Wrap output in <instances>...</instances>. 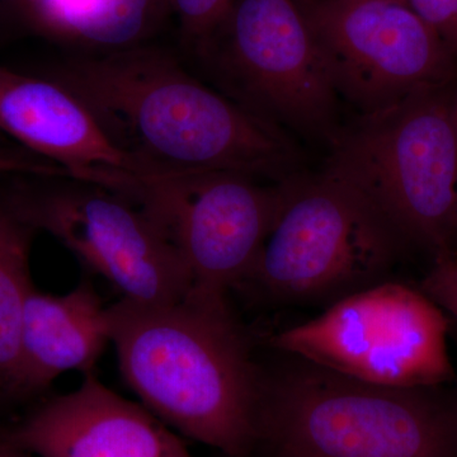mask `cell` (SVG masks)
<instances>
[{"label":"cell","instance_id":"8fae6325","mask_svg":"<svg viewBox=\"0 0 457 457\" xmlns=\"http://www.w3.org/2000/svg\"><path fill=\"white\" fill-rule=\"evenodd\" d=\"M0 130L68 171L71 179L119 194L162 171L120 146L86 104L57 80L3 66Z\"/></svg>","mask_w":457,"mask_h":457},{"label":"cell","instance_id":"9c48e42d","mask_svg":"<svg viewBox=\"0 0 457 457\" xmlns=\"http://www.w3.org/2000/svg\"><path fill=\"white\" fill-rule=\"evenodd\" d=\"M341 102L357 116L457 80V60L403 0H296Z\"/></svg>","mask_w":457,"mask_h":457},{"label":"cell","instance_id":"ffe728a7","mask_svg":"<svg viewBox=\"0 0 457 457\" xmlns=\"http://www.w3.org/2000/svg\"><path fill=\"white\" fill-rule=\"evenodd\" d=\"M0 457H31V455L11 441L5 433V428H0Z\"/></svg>","mask_w":457,"mask_h":457},{"label":"cell","instance_id":"ac0fdd59","mask_svg":"<svg viewBox=\"0 0 457 457\" xmlns=\"http://www.w3.org/2000/svg\"><path fill=\"white\" fill-rule=\"evenodd\" d=\"M457 60V0H404Z\"/></svg>","mask_w":457,"mask_h":457},{"label":"cell","instance_id":"7402d4cb","mask_svg":"<svg viewBox=\"0 0 457 457\" xmlns=\"http://www.w3.org/2000/svg\"><path fill=\"white\" fill-rule=\"evenodd\" d=\"M456 396H457V393H456Z\"/></svg>","mask_w":457,"mask_h":457},{"label":"cell","instance_id":"7a4b0ae2","mask_svg":"<svg viewBox=\"0 0 457 457\" xmlns=\"http://www.w3.org/2000/svg\"><path fill=\"white\" fill-rule=\"evenodd\" d=\"M123 380L165 425L227 457L258 446L263 369L228 296L108 306Z\"/></svg>","mask_w":457,"mask_h":457},{"label":"cell","instance_id":"6da1fadb","mask_svg":"<svg viewBox=\"0 0 457 457\" xmlns=\"http://www.w3.org/2000/svg\"><path fill=\"white\" fill-rule=\"evenodd\" d=\"M55 80L155 170L234 171L270 183L306 170L293 137L159 51L137 46L71 60Z\"/></svg>","mask_w":457,"mask_h":457},{"label":"cell","instance_id":"5b68a950","mask_svg":"<svg viewBox=\"0 0 457 457\" xmlns=\"http://www.w3.org/2000/svg\"><path fill=\"white\" fill-rule=\"evenodd\" d=\"M260 257L236 290L275 305H332L392 278L407 243L348 183L323 170L282 182Z\"/></svg>","mask_w":457,"mask_h":457},{"label":"cell","instance_id":"277c9868","mask_svg":"<svg viewBox=\"0 0 457 457\" xmlns=\"http://www.w3.org/2000/svg\"><path fill=\"white\" fill-rule=\"evenodd\" d=\"M327 150L321 170L360 191L407 245L453 253L457 80L356 114Z\"/></svg>","mask_w":457,"mask_h":457},{"label":"cell","instance_id":"3957f363","mask_svg":"<svg viewBox=\"0 0 457 457\" xmlns=\"http://www.w3.org/2000/svg\"><path fill=\"white\" fill-rule=\"evenodd\" d=\"M293 359L263 371L257 447L270 457H457L456 395L365 383Z\"/></svg>","mask_w":457,"mask_h":457},{"label":"cell","instance_id":"2e32d148","mask_svg":"<svg viewBox=\"0 0 457 457\" xmlns=\"http://www.w3.org/2000/svg\"><path fill=\"white\" fill-rule=\"evenodd\" d=\"M234 0H168L185 40L195 50L220 23Z\"/></svg>","mask_w":457,"mask_h":457},{"label":"cell","instance_id":"e0dca14e","mask_svg":"<svg viewBox=\"0 0 457 457\" xmlns=\"http://www.w3.org/2000/svg\"><path fill=\"white\" fill-rule=\"evenodd\" d=\"M436 305L457 321V255H436L432 269L420 285Z\"/></svg>","mask_w":457,"mask_h":457},{"label":"cell","instance_id":"30bf717a","mask_svg":"<svg viewBox=\"0 0 457 457\" xmlns=\"http://www.w3.org/2000/svg\"><path fill=\"white\" fill-rule=\"evenodd\" d=\"M263 182L234 171H161L128 197L167 228L192 290L228 296L251 272L281 210L282 182Z\"/></svg>","mask_w":457,"mask_h":457},{"label":"cell","instance_id":"7c38bea8","mask_svg":"<svg viewBox=\"0 0 457 457\" xmlns=\"http://www.w3.org/2000/svg\"><path fill=\"white\" fill-rule=\"evenodd\" d=\"M5 433L38 457H191L170 426L93 371L77 390L45 400Z\"/></svg>","mask_w":457,"mask_h":457},{"label":"cell","instance_id":"ba28073f","mask_svg":"<svg viewBox=\"0 0 457 457\" xmlns=\"http://www.w3.org/2000/svg\"><path fill=\"white\" fill-rule=\"evenodd\" d=\"M4 198L27 225L59 240L123 300L167 305L192 290L191 270L167 228L119 192L55 179L18 187Z\"/></svg>","mask_w":457,"mask_h":457},{"label":"cell","instance_id":"8992f818","mask_svg":"<svg viewBox=\"0 0 457 457\" xmlns=\"http://www.w3.org/2000/svg\"><path fill=\"white\" fill-rule=\"evenodd\" d=\"M196 53L228 98L286 132L326 147L341 99L296 0H234Z\"/></svg>","mask_w":457,"mask_h":457},{"label":"cell","instance_id":"44dd1931","mask_svg":"<svg viewBox=\"0 0 457 457\" xmlns=\"http://www.w3.org/2000/svg\"><path fill=\"white\" fill-rule=\"evenodd\" d=\"M456 248H457V209H456V218H455V228H453V253H455Z\"/></svg>","mask_w":457,"mask_h":457},{"label":"cell","instance_id":"5bb4252c","mask_svg":"<svg viewBox=\"0 0 457 457\" xmlns=\"http://www.w3.org/2000/svg\"><path fill=\"white\" fill-rule=\"evenodd\" d=\"M35 230L0 198V400H20V336L32 287L29 252Z\"/></svg>","mask_w":457,"mask_h":457},{"label":"cell","instance_id":"9a60e30c","mask_svg":"<svg viewBox=\"0 0 457 457\" xmlns=\"http://www.w3.org/2000/svg\"><path fill=\"white\" fill-rule=\"evenodd\" d=\"M170 14L168 0H90L74 41L107 53L137 47Z\"/></svg>","mask_w":457,"mask_h":457},{"label":"cell","instance_id":"4fadbf2b","mask_svg":"<svg viewBox=\"0 0 457 457\" xmlns=\"http://www.w3.org/2000/svg\"><path fill=\"white\" fill-rule=\"evenodd\" d=\"M111 342L108 308L92 282L65 295L27 294L20 336V399L37 395L66 371H93Z\"/></svg>","mask_w":457,"mask_h":457},{"label":"cell","instance_id":"d6986e66","mask_svg":"<svg viewBox=\"0 0 457 457\" xmlns=\"http://www.w3.org/2000/svg\"><path fill=\"white\" fill-rule=\"evenodd\" d=\"M0 173L32 174L42 179H69L68 171L50 162L12 154L3 150H0Z\"/></svg>","mask_w":457,"mask_h":457},{"label":"cell","instance_id":"52a82bcc","mask_svg":"<svg viewBox=\"0 0 457 457\" xmlns=\"http://www.w3.org/2000/svg\"><path fill=\"white\" fill-rule=\"evenodd\" d=\"M451 319L420 287L389 278L345 297L270 339L330 371L389 387H440L453 378Z\"/></svg>","mask_w":457,"mask_h":457}]
</instances>
